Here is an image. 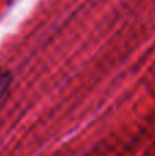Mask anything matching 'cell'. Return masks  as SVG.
I'll return each instance as SVG.
<instances>
[{"label": "cell", "mask_w": 155, "mask_h": 156, "mask_svg": "<svg viewBox=\"0 0 155 156\" xmlns=\"http://www.w3.org/2000/svg\"><path fill=\"white\" fill-rule=\"evenodd\" d=\"M10 83H11V74L8 71H2L0 73V104L5 99V94H7L8 89H10Z\"/></svg>", "instance_id": "obj_1"}]
</instances>
